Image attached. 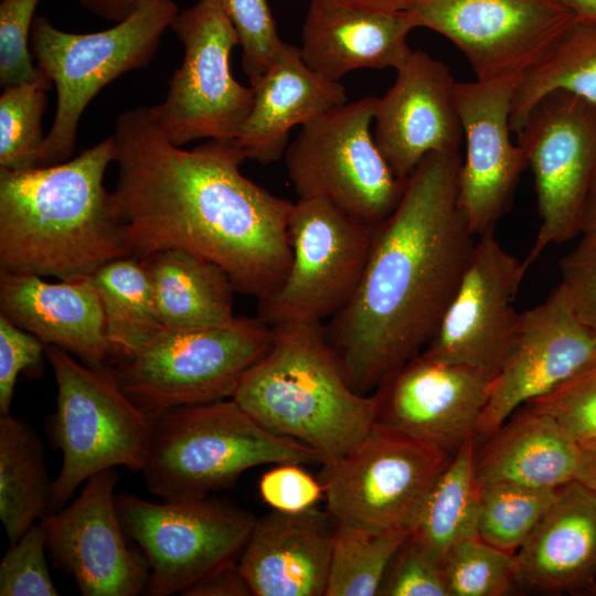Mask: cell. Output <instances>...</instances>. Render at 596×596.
Instances as JSON below:
<instances>
[{"label":"cell","instance_id":"31","mask_svg":"<svg viewBox=\"0 0 596 596\" xmlns=\"http://www.w3.org/2000/svg\"><path fill=\"white\" fill-rule=\"evenodd\" d=\"M476 438L451 457L428 497L412 538L441 568L459 542L479 538L480 486L475 472Z\"/></svg>","mask_w":596,"mask_h":596},{"label":"cell","instance_id":"17","mask_svg":"<svg viewBox=\"0 0 596 596\" xmlns=\"http://www.w3.org/2000/svg\"><path fill=\"white\" fill-rule=\"evenodd\" d=\"M117 480L115 468L93 475L70 504L40 520L53 561L84 596L145 595L148 585V561L128 544L118 514Z\"/></svg>","mask_w":596,"mask_h":596},{"label":"cell","instance_id":"34","mask_svg":"<svg viewBox=\"0 0 596 596\" xmlns=\"http://www.w3.org/2000/svg\"><path fill=\"white\" fill-rule=\"evenodd\" d=\"M557 489L508 483L480 486L479 539L515 553L554 502Z\"/></svg>","mask_w":596,"mask_h":596},{"label":"cell","instance_id":"35","mask_svg":"<svg viewBox=\"0 0 596 596\" xmlns=\"http://www.w3.org/2000/svg\"><path fill=\"white\" fill-rule=\"evenodd\" d=\"M42 84H17L0 96V169L18 171L39 166L42 115L46 92Z\"/></svg>","mask_w":596,"mask_h":596},{"label":"cell","instance_id":"37","mask_svg":"<svg viewBox=\"0 0 596 596\" xmlns=\"http://www.w3.org/2000/svg\"><path fill=\"white\" fill-rule=\"evenodd\" d=\"M238 35L242 67L251 86L268 70L285 46L267 0H216Z\"/></svg>","mask_w":596,"mask_h":596},{"label":"cell","instance_id":"12","mask_svg":"<svg viewBox=\"0 0 596 596\" xmlns=\"http://www.w3.org/2000/svg\"><path fill=\"white\" fill-rule=\"evenodd\" d=\"M374 230L326 199H298L288 223V272L272 295L257 300V317L274 327L336 316L356 292Z\"/></svg>","mask_w":596,"mask_h":596},{"label":"cell","instance_id":"25","mask_svg":"<svg viewBox=\"0 0 596 596\" xmlns=\"http://www.w3.org/2000/svg\"><path fill=\"white\" fill-rule=\"evenodd\" d=\"M416 28L407 11H366L310 0L301 56L311 70L339 82L355 70H396L413 51L407 36Z\"/></svg>","mask_w":596,"mask_h":596},{"label":"cell","instance_id":"33","mask_svg":"<svg viewBox=\"0 0 596 596\" xmlns=\"http://www.w3.org/2000/svg\"><path fill=\"white\" fill-rule=\"evenodd\" d=\"M411 535L404 531L372 534L334 526L324 596L377 595L394 554Z\"/></svg>","mask_w":596,"mask_h":596},{"label":"cell","instance_id":"44","mask_svg":"<svg viewBox=\"0 0 596 596\" xmlns=\"http://www.w3.org/2000/svg\"><path fill=\"white\" fill-rule=\"evenodd\" d=\"M259 494L273 510L296 513L315 508L323 494L321 481L305 471L300 464L283 462L265 471L258 483Z\"/></svg>","mask_w":596,"mask_h":596},{"label":"cell","instance_id":"20","mask_svg":"<svg viewBox=\"0 0 596 596\" xmlns=\"http://www.w3.org/2000/svg\"><path fill=\"white\" fill-rule=\"evenodd\" d=\"M492 380L475 369L419 354L373 392L376 422L454 457L476 438Z\"/></svg>","mask_w":596,"mask_h":596},{"label":"cell","instance_id":"22","mask_svg":"<svg viewBox=\"0 0 596 596\" xmlns=\"http://www.w3.org/2000/svg\"><path fill=\"white\" fill-rule=\"evenodd\" d=\"M333 534L316 508L256 519L237 562L253 596H324Z\"/></svg>","mask_w":596,"mask_h":596},{"label":"cell","instance_id":"10","mask_svg":"<svg viewBox=\"0 0 596 596\" xmlns=\"http://www.w3.org/2000/svg\"><path fill=\"white\" fill-rule=\"evenodd\" d=\"M375 104L366 96L329 109L300 127L283 157L298 199H326L373 227L392 214L406 184L373 138Z\"/></svg>","mask_w":596,"mask_h":596},{"label":"cell","instance_id":"8","mask_svg":"<svg viewBox=\"0 0 596 596\" xmlns=\"http://www.w3.org/2000/svg\"><path fill=\"white\" fill-rule=\"evenodd\" d=\"M45 354L57 386L50 435L62 451L51 511L63 508L93 475L119 466L143 468L152 423L119 386L110 364L89 366L55 345Z\"/></svg>","mask_w":596,"mask_h":596},{"label":"cell","instance_id":"15","mask_svg":"<svg viewBox=\"0 0 596 596\" xmlns=\"http://www.w3.org/2000/svg\"><path fill=\"white\" fill-rule=\"evenodd\" d=\"M406 11L453 42L477 79L521 78L576 18L564 0H412Z\"/></svg>","mask_w":596,"mask_h":596},{"label":"cell","instance_id":"5","mask_svg":"<svg viewBox=\"0 0 596 596\" xmlns=\"http://www.w3.org/2000/svg\"><path fill=\"white\" fill-rule=\"evenodd\" d=\"M283 462L322 459L307 445L268 430L231 397L158 416L141 473L152 493L183 500L225 489L251 468Z\"/></svg>","mask_w":596,"mask_h":596},{"label":"cell","instance_id":"2","mask_svg":"<svg viewBox=\"0 0 596 596\" xmlns=\"http://www.w3.org/2000/svg\"><path fill=\"white\" fill-rule=\"evenodd\" d=\"M461 156L430 153L374 230L351 301L326 327L350 386L374 392L419 355L459 286L476 240L458 200Z\"/></svg>","mask_w":596,"mask_h":596},{"label":"cell","instance_id":"46","mask_svg":"<svg viewBox=\"0 0 596 596\" xmlns=\"http://www.w3.org/2000/svg\"><path fill=\"white\" fill-rule=\"evenodd\" d=\"M136 0H78L91 13L111 22H120L135 8Z\"/></svg>","mask_w":596,"mask_h":596},{"label":"cell","instance_id":"38","mask_svg":"<svg viewBox=\"0 0 596 596\" xmlns=\"http://www.w3.org/2000/svg\"><path fill=\"white\" fill-rule=\"evenodd\" d=\"M551 415L581 447L596 438V359L550 393L526 404Z\"/></svg>","mask_w":596,"mask_h":596},{"label":"cell","instance_id":"39","mask_svg":"<svg viewBox=\"0 0 596 596\" xmlns=\"http://www.w3.org/2000/svg\"><path fill=\"white\" fill-rule=\"evenodd\" d=\"M40 0H1L0 2V85L42 84L51 79L32 62L30 33Z\"/></svg>","mask_w":596,"mask_h":596},{"label":"cell","instance_id":"51","mask_svg":"<svg viewBox=\"0 0 596 596\" xmlns=\"http://www.w3.org/2000/svg\"><path fill=\"white\" fill-rule=\"evenodd\" d=\"M596 200V169L594 172L593 183H592V192H590V200Z\"/></svg>","mask_w":596,"mask_h":596},{"label":"cell","instance_id":"19","mask_svg":"<svg viewBox=\"0 0 596 596\" xmlns=\"http://www.w3.org/2000/svg\"><path fill=\"white\" fill-rule=\"evenodd\" d=\"M596 359V332L574 312L558 285L522 312L517 345L492 380L478 439L491 436L517 409L567 381Z\"/></svg>","mask_w":596,"mask_h":596},{"label":"cell","instance_id":"43","mask_svg":"<svg viewBox=\"0 0 596 596\" xmlns=\"http://www.w3.org/2000/svg\"><path fill=\"white\" fill-rule=\"evenodd\" d=\"M45 344L0 315V415L10 414L17 377L20 372L39 374Z\"/></svg>","mask_w":596,"mask_h":596},{"label":"cell","instance_id":"3","mask_svg":"<svg viewBox=\"0 0 596 596\" xmlns=\"http://www.w3.org/2000/svg\"><path fill=\"white\" fill-rule=\"evenodd\" d=\"M115 156L110 136L58 164L0 169V272L66 280L130 256L104 185Z\"/></svg>","mask_w":596,"mask_h":596},{"label":"cell","instance_id":"36","mask_svg":"<svg viewBox=\"0 0 596 596\" xmlns=\"http://www.w3.org/2000/svg\"><path fill=\"white\" fill-rule=\"evenodd\" d=\"M443 572L448 596H503L517 585V557L479 538L456 544Z\"/></svg>","mask_w":596,"mask_h":596},{"label":"cell","instance_id":"7","mask_svg":"<svg viewBox=\"0 0 596 596\" xmlns=\"http://www.w3.org/2000/svg\"><path fill=\"white\" fill-rule=\"evenodd\" d=\"M272 342V327L257 316L215 327H164L111 366L121 390L152 423L175 407L231 398Z\"/></svg>","mask_w":596,"mask_h":596},{"label":"cell","instance_id":"23","mask_svg":"<svg viewBox=\"0 0 596 596\" xmlns=\"http://www.w3.org/2000/svg\"><path fill=\"white\" fill-rule=\"evenodd\" d=\"M0 309L11 322L89 366L109 364L106 320L91 277L47 283L0 272Z\"/></svg>","mask_w":596,"mask_h":596},{"label":"cell","instance_id":"47","mask_svg":"<svg viewBox=\"0 0 596 596\" xmlns=\"http://www.w3.org/2000/svg\"><path fill=\"white\" fill-rule=\"evenodd\" d=\"M576 480L596 491V438L579 447Z\"/></svg>","mask_w":596,"mask_h":596},{"label":"cell","instance_id":"32","mask_svg":"<svg viewBox=\"0 0 596 596\" xmlns=\"http://www.w3.org/2000/svg\"><path fill=\"white\" fill-rule=\"evenodd\" d=\"M554 91L573 93L596 106V19L576 17L545 57L519 78L510 113L512 132Z\"/></svg>","mask_w":596,"mask_h":596},{"label":"cell","instance_id":"49","mask_svg":"<svg viewBox=\"0 0 596 596\" xmlns=\"http://www.w3.org/2000/svg\"><path fill=\"white\" fill-rule=\"evenodd\" d=\"M577 18L596 19V0H564Z\"/></svg>","mask_w":596,"mask_h":596},{"label":"cell","instance_id":"28","mask_svg":"<svg viewBox=\"0 0 596 596\" xmlns=\"http://www.w3.org/2000/svg\"><path fill=\"white\" fill-rule=\"evenodd\" d=\"M147 267L161 322L167 328H202L232 322L230 274L215 262L180 247L153 252Z\"/></svg>","mask_w":596,"mask_h":596},{"label":"cell","instance_id":"45","mask_svg":"<svg viewBox=\"0 0 596 596\" xmlns=\"http://www.w3.org/2000/svg\"><path fill=\"white\" fill-rule=\"evenodd\" d=\"M184 596H252V589L237 563L223 567L201 579Z\"/></svg>","mask_w":596,"mask_h":596},{"label":"cell","instance_id":"24","mask_svg":"<svg viewBox=\"0 0 596 596\" xmlns=\"http://www.w3.org/2000/svg\"><path fill=\"white\" fill-rule=\"evenodd\" d=\"M517 585L543 594L596 589V491L577 480L556 498L515 553Z\"/></svg>","mask_w":596,"mask_h":596},{"label":"cell","instance_id":"26","mask_svg":"<svg viewBox=\"0 0 596 596\" xmlns=\"http://www.w3.org/2000/svg\"><path fill=\"white\" fill-rule=\"evenodd\" d=\"M252 87L253 106L236 141L246 159L262 164L284 157L294 127L347 103L343 85L311 70L289 43Z\"/></svg>","mask_w":596,"mask_h":596},{"label":"cell","instance_id":"42","mask_svg":"<svg viewBox=\"0 0 596 596\" xmlns=\"http://www.w3.org/2000/svg\"><path fill=\"white\" fill-rule=\"evenodd\" d=\"M582 236L560 260L558 287L577 317L596 332V233Z\"/></svg>","mask_w":596,"mask_h":596},{"label":"cell","instance_id":"40","mask_svg":"<svg viewBox=\"0 0 596 596\" xmlns=\"http://www.w3.org/2000/svg\"><path fill=\"white\" fill-rule=\"evenodd\" d=\"M46 533L35 523L10 544L0 563L1 596H56L46 564Z\"/></svg>","mask_w":596,"mask_h":596},{"label":"cell","instance_id":"13","mask_svg":"<svg viewBox=\"0 0 596 596\" xmlns=\"http://www.w3.org/2000/svg\"><path fill=\"white\" fill-rule=\"evenodd\" d=\"M170 29L184 56L164 100L151 107L158 124L181 147L199 139H236L254 89L232 76L230 55L240 41L230 18L216 0H198L178 12Z\"/></svg>","mask_w":596,"mask_h":596},{"label":"cell","instance_id":"9","mask_svg":"<svg viewBox=\"0 0 596 596\" xmlns=\"http://www.w3.org/2000/svg\"><path fill=\"white\" fill-rule=\"evenodd\" d=\"M451 457L375 422L368 435L321 472L334 526L366 533L413 532Z\"/></svg>","mask_w":596,"mask_h":596},{"label":"cell","instance_id":"4","mask_svg":"<svg viewBox=\"0 0 596 596\" xmlns=\"http://www.w3.org/2000/svg\"><path fill=\"white\" fill-rule=\"evenodd\" d=\"M268 352L232 398L268 430L316 450L322 465L356 446L376 422V396L348 383L320 321L272 327Z\"/></svg>","mask_w":596,"mask_h":596},{"label":"cell","instance_id":"52","mask_svg":"<svg viewBox=\"0 0 596 596\" xmlns=\"http://www.w3.org/2000/svg\"><path fill=\"white\" fill-rule=\"evenodd\" d=\"M595 593H596V589H595Z\"/></svg>","mask_w":596,"mask_h":596},{"label":"cell","instance_id":"18","mask_svg":"<svg viewBox=\"0 0 596 596\" xmlns=\"http://www.w3.org/2000/svg\"><path fill=\"white\" fill-rule=\"evenodd\" d=\"M519 78L456 82L455 95L466 141L457 188L460 207L477 237L510 210L528 167L522 148L511 141L510 113Z\"/></svg>","mask_w":596,"mask_h":596},{"label":"cell","instance_id":"6","mask_svg":"<svg viewBox=\"0 0 596 596\" xmlns=\"http://www.w3.org/2000/svg\"><path fill=\"white\" fill-rule=\"evenodd\" d=\"M179 11L174 0H136L131 13L120 22L84 34L62 31L45 17H34L30 51L56 88L55 116L38 167L68 160L89 102L119 76L150 64Z\"/></svg>","mask_w":596,"mask_h":596},{"label":"cell","instance_id":"11","mask_svg":"<svg viewBox=\"0 0 596 596\" xmlns=\"http://www.w3.org/2000/svg\"><path fill=\"white\" fill-rule=\"evenodd\" d=\"M116 505L127 535L148 561L147 596L182 595L237 563L256 520L233 502L209 496L157 503L121 493Z\"/></svg>","mask_w":596,"mask_h":596},{"label":"cell","instance_id":"50","mask_svg":"<svg viewBox=\"0 0 596 596\" xmlns=\"http://www.w3.org/2000/svg\"><path fill=\"white\" fill-rule=\"evenodd\" d=\"M585 233H596V200L594 199L589 200L586 209L582 228V234Z\"/></svg>","mask_w":596,"mask_h":596},{"label":"cell","instance_id":"27","mask_svg":"<svg viewBox=\"0 0 596 596\" xmlns=\"http://www.w3.org/2000/svg\"><path fill=\"white\" fill-rule=\"evenodd\" d=\"M581 448L547 413L517 409L475 453L479 486L557 489L576 480Z\"/></svg>","mask_w":596,"mask_h":596},{"label":"cell","instance_id":"41","mask_svg":"<svg viewBox=\"0 0 596 596\" xmlns=\"http://www.w3.org/2000/svg\"><path fill=\"white\" fill-rule=\"evenodd\" d=\"M377 595L448 596L443 568L407 538L394 554Z\"/></svg>","mask_w":596,"mask_h":596},{"label":"cell","instance_id":"29","mask_svg":"<svg viewBox=\"0 0 596 596\" xmlns=\"http://www.w3.org/2000/svg\"><path fill=\"white\" fill-rule=\"evenodd\" d=\"M52 486L35 432L0 415V518L10 544L51 512Z\"/></svg>","mask_w":596,"mask_h":596},{"label":"cell","instance_id":"1","mask_svg":"<svg viewBox=\"0 0 596 596\" xmlns=\"http://www.w3.org/2000/svg\"><path fill=\"white\" fill-rule=\"evenodd\" d=\"M118 178L113 191L130 256L180 247L231 276L236 291L257 300L288 272L294 203L246 178L236 139L188 150L168 138L151 107L123 113L113 135Z\"/></svg>","mask_w":596,"mask_h":596},{"label":"cell","instance_id":"48","mask_svg":"<svg viewBox=\"0 0 596 596\" xmlns=\"http://www.w3.org/2000/svg\"><path fill=\"white\" fill-rule=\"evenodd\" d=\"M341 6L376 12H403L412 0H328Z\"/></svg>","mask_w":596,"mask_h":596},{"label":"cell","instance_id":"30","mask_svg":"<svg viewBox=\"0 0 596 596\" xmlns=\"http://www.w3.org/2000/svg\"><path fill=\"white\" fill-rule=\"evenodd\" d=\"M91 279L105 315L111 365L139 351L164 326L149 272L141 259L134 256L114 259L98 268Z\"/></svg>","mask_w":596,"mask_h":596},{"label":"cell","instance_id":"14","mask_svg":"<svg viewBox=\"0 0 596 596\" xmlns=\"http://www.w3.org/2000/svg\"><path fill=\"white\" fill-rule=\"evenodd\" d=\"M534 177L540 228L523 263L582 234L596 169V106L565 91L542 97L517 132Z\"/></svg>","mask_w":596,"mask_h":596},{"label":"cell","instance_id":"21","mask_svg":"<svg viewBox=\"0 0 596 596\" xmlns=\"http://www.w3.org/2000/svg\"><path fill=\"white\" fill-rule=\"evenodd\" d=\"M395 71L392 86L376 97L372 132L394 174L406 181L426 156L460 153L464 132L447 64L416 50Z\"/></svg>","mask_w":596,"mask_h":596},{"label":"cell","instance_id":"16","mask_svg":"<svg viewBox=\"0 0 596 596\" xmlns=\"http://www.w3.org/2000/svg\"><path fill=\"white\" fill-rule=\"evenodd\" d=\"M526 270L499 243L494 227L478 235L456 294L421 354L494 379L519 340L522 312L513 301Z\"/></svg>","mask_w":596,"mask_h":596}]
</instances>
